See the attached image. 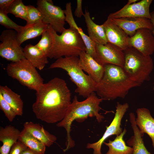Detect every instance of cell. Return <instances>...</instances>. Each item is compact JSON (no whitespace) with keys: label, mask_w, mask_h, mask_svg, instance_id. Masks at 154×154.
Listing matches in <instances>:
<instances>
[{"label":"cell","mask_w":154,"mask_h":154,"mask_svg":"<svg viewBox=\"0 0 154 154\" xmlns=\"http://www.w3.org/2000/svg\"><path fill=\"white\" fill-rule=\"evenodd\" d=\"M96 61L102 65L112 64L122 67L124 63L123 51L108 42L105 44H96Z\"/></svg>","instance_id":"8fae6325"},{"label":"cell","mask_w":154,"mask_h":154,"mask_svg":"<svg viewBox=\"0 0 154 154\" xmlns=\"http://www.w3.org/2000/svg\"><path fill=\"white\" fill-rule=\"evenodd\" d=\"M21 154H40L29 148H27L23 151Z\"/></svg>","instance_id":"d590c367"},{"label":"cell","mask_w":154,"mask_h":154,"mask_svg":"<svg viewBox=\"0 0 154 154\" xmlns=\"http://www.w3.org/2000/svg\"><path fill=\"white\" fill-rule=\"evenodd\" d=\"M17 32L15 30L6 29L2 32L0 40V56L7 60L15 62L25 58L23 48L18 43Z\"/></svg>","instance_id":"9c48e42d"},{"label":"cell","mask_w":154,"mask_h":154,"mask_svg":"<svg viewBox=\"0 0 154 154\" xmlns=\"http://www.w3.org/2000/svg\"><path fill=\"white\" fill-rule=\"evenodd\" d=\"M102 25L108 42L114 45L123 51L129 47V37L121 28L108 18Z\"/></svg>","instance_id":"5bb4252c"},{"label":"cell","mask_w":154,"mask_h":154,"mask_svg":"<svg viewBox=\"0 0 154 154\" xmlns=\"http://www.w3.org/2000/svg\"><path fill=\"white\" fill-rule=\"evenodd\" d=\"M127 132L125 128L122 132L116 136L113 141L109 140L108 143H104L109 148V149L105 154H132L133 149L126 144L123 138Z\"/></svg>","instance_id":"d4e9b609"},{"label":"cell","mask_w":154,"mask_h":154,"mask_svg":"<svg viewBox=\"0 0 154 154\" xmlns=\"http://www.w3.org/2000/svg\"><path fill=\"white\" fill-rule=\"evenodd\" d=\"M60 68L66 71L71 80L76 88L75 92L84 98H87L95 92L97 83L88 75L85 74L81 68L79 57L70 56L62 57L51 64L49 69Z\"/></svg>","instance_id":"5b68a950"},{"label":"cell","mask_w":154,"mask_h":154,"mask_svg":"<svg viewBox=\"0 0 154 154\" xmlns=\"http://www.w3.org/2000/svg\"><path fill=\"white\" fill-rule=\"evenodd\" d=\"M0 109L4 112L9 121H13L17 116L10 105L4 100L0 93Z\"/></svg>","instance_id":"1f68e13d"},{"label":"cell","mask_w":154,"mask_h":154,"mask_svg":"<svg viewBox=\"0 0 154 154\" xmlns=\"http://www.w3.org/2000/svg\"><path fill=\"white\" fill-rule=\"evenodd\" d=\"M83 16L85 19L89 37L96 44H105L108 42L102 25L95 23L91 19L89 12L86 9Z\"/></svg>","instance_id":"44dd1931"},{"label":"cell","mask_w":154,"mask_h":154,"mask_svg":"<svg viewBox=\"0 0 154 154\" xmlns=\"http://www.w3.org/2000/svg\"><path fill=\"white\" fill-rule=\"evenodd\" d=\"M49 27L53 43L48 58L57 59L63 56L78 57L82 52L86 51L85 44L77 30L65 29L59 35L50 25Z\"/></svg>","instance_id":"277c9868"},{"label":"cell","mask_w":154,"mask_h":154,"mask_svg":"<svg viewBox=\"0 0 154 154\" xmlns=\"http://www.w3.org/2000/svg\"><path fill=\"white\" fill-rule=\"evenodd\" d=\"M104 66L103 76L100 81L97 83L95 90L97 95L103 100L124 98L130 90L141 85L131 80L122 67L112 64Z\"/></svg>","instance_id":"7a4b0ae2"},{"label":"cell","mask_w":154,"mask_h":154,"mask_svg":"<svg viewBox=\"0 0 154 154\" xmlns=\"http://www.w3.org/2000/svg\"><path fill=\"white\" fill-rule=\"evenodd\" d=\"M65 7V9L63 10L65 16V21L68 23L70 28H74L78 31L85 44L86 52L96 60L97 57L95 49L96 44L88 36L84 33L82 29L77 26L73 15L71 2L67 3Z\"/></svg>","instance_id":"ac0fdd59"},{"label":"cell","mask_w":154,"mask_h":154,"mask_svg":"<svg viewBox=\"0 0 154 154\" xmlns=\"http://www.w3.org/2000/svg\"><path fill=\"white\" fill-rule=\"evenodd\" d=\"M14 0H0V11L6 13L9 6Z\"/></svg>","instance_id":"e575fe53"},{"label":"cell","mask_w":154,"mask_h":154,"mask_svg":"<svg viewBox=\"0 0 154 154\" xmlns=\"http://www.w3.org/2000/svg\"><path fill=\"white\" fill-rule=\"evenodd\" d=\"M50 25L48 28L42 33L41 38L35 45L41 50L47 57L52 46V37L50 29Z\"/></svg>","instance_id":"f1b7e54d"},{"label":"cell","mask_w":154,"mask_h":154,"mask_svg":"<svg viewBox=\"0 0 154 154\" xmlns=\"http://www.w3.org/2000/svg\"><path fill=\"white\" fill-rule=\"evenodd\" d=\"M76 3V7L74 12V14L76 17L80 18L83 16L84 14L82 10V0H77Z\"/></svg>","instance_id":"836d02e7"},{"label":"cell","mask_w":154,"mask_h":154,"mask_svg":"<svg viewBox=\"0 0 154 154\" xmlns=\"http://www.w3.org/2000/svg\"><path fill=\"white\" fill-rule=\"evenodd\" d=\"M7 74L23 85L36 91L43 83V80L35 67L26 58L8 64Z\"/></svg>","instance_id":"52a82bcc"},{"label":"cell","mask_w":154,"mask_h":154,"mask_svg":"<svg viewBox=\"0 0 154 154\" xmlns=\"http://www.w3.org/2000/svg\"><path fill=\"white\" fill-rule=\"evenodd\" d=\"M18 140L28 148L40 154H44L46 146L24 128L21 131Z\"/></svg>","instance_id":"4316f807"},{"label":"cell","mask_w":154,"mask_h":154,"mask_svg":"<svg viewBox=\"0 0 154 154\" xmlns=\"http://www.w3.org/2000/svg\"><path fill=\"white\" fill-rule=\"evenodd\" d=\"M152 0H142L137 3L126 5L118 11L110 13L111 18L143 17L150 19L149 7Z\"/></svg>","instance_id":"4fadbf2b"},{"label":"cell","mask_w":154,"mask_h":154,"mask_svg":"<svg viewBox=\"0 0 154 154\" xmlns=\"http://www.w3.org/2000/svg\"><path fill=\"white\" fill-rule=\"evenodd\" d=\"M138 0H129L128 1L127 3L126 4V5H130L134 3H135Z\"/></svg>","instance_id":"74e56055"},{"label":"cell","mask_w":154,"mask_h":154,"mask_svg":"<svg viewBox=\"0 0 154 154\" xmlns=\"http://www.w3.org/2000/svg\"><path fill=\"white\" fill-rule=\"evenodd\" d=\"M37 5L43 15L42 21L50 25L57 33H61L65 29V16L63 10L54 5L52 0H38Z\"/></svg>","instance_id":"ba28073f"},{"label":"cell","mask_w":154,"mask_h":154,"mask_svg":"<svg viewBox=\"0 0 154 154\" xmlns=\"http://www.w3.org/2000/svg\"><path fill=\"white\" fill-rule=\"evenodd\" d=\"M129 107V105L127 103L121 104L117 102L114 117L110 125L106 127V130L102 137L97 141L88 143L87 145V148L93 149V154H102L101 147L106 140L112 135L117 136L122 132L123 130L121 127V120Z\"/></svg>","instance_id":"30bf717a"},{"label":"cell","mask_w":154,"mask_h":154,"mask_svg":"<svg viewBox=\"0 0 154 154\" xmlns=\"http://www.w3.org/2000/svg\"><path fill=\"white\" fill-rule=\"evenodd\" d=\"M49 25L42 21L36 23L26 25L23 26L21 30L17 32V40L19 44L21 45L27 40L34 38L42 35Z\"/></svg>","instance_id":"cb8c5ba5"},{"label":"cell","mask_w":154,"mask_h":154,"mask_svg":"<svg viewBox=\"0 0 154 154\" xmlns=\"http://www.w3.org/2000/svg\"><path fill=\"white\" fill-rule=\"evenodd\" d=\"M7 14L0 11V24L8 29H13L17 32L20 31L23 26L17 25L11 19Z\"/></svg>","instance_id":"4dcf8cb0"},{"label":"cell","mask_w":154,"mask_h":154,"mask_svg":"<svg viewBox=\"0 0 154 154\" xmlns=\"http://www.w3.org/2000/svg\"><path fill=\"white\" fill-rule=\"evenodd\" d=\"M150 15L151 16L150 19L153 27V29L152 31V32L153 35H154V11L150 12Z\"/></svg>","instance_id":"8d00e7d4"},{"label":"cell","mask_w":154,"mask_h":154,"mask_svg":"<svg viewBox=\"0 0 154 154\" xmlns=\"http://www.w3.org/2000/svg\"><path fill=\"white\" fill-rule=\"evenodd\" d=\"M128 44L145 55L151 56L154 52V35L148 29H139L133 36L129 37Z\"/></svg>","instance_id":"7c38bea8"},{"label":"cell","mask_w":154,"mask_h":154,"mask_svg":"<svg viewBox=\"0 0 154 154\" xmlns=\"http://www.w3.org/2000/svg\"><path fill=\"white\" fill-rule=\"evenodd\" d=\"M6 13H11L16 17L27 21V6L21 0H14L7 10Z\"/></svg>","instance_id":"83f0119b"},{"label":"cell","mask_w":154,"mask_h":154,"mask_svg":"<svg viewBox=\"0 0 154 154\" xmlns=\"http://www.w3.org/2000/svg\"><path fill=\"white\" fill-rule=\"evenodd\" d=\"M109 18L121 28L129 37L133 36L138 29L146 28L152 31L153 27L150 19L143 17Z\"/></svg>","instance_id":"9a60e30c"},{"label":"cell","mask_w":154,"mask_h":154,"mask_svg":"<svg viewBox=\"0 0 154 154\" xmlns=\"http://www.w3.org/2000/svg\"><path fill=\"white\" fill-rule=\"evenodd\" d=\"M0 93L10 105L17 116L23 114V104L20 95L13 91L7 86H0Z\"/></svg>","instance_id":"484cf974"},{"label":"cell","mask_w":154,"mask_h":154,"mask_svg":"<svg viewBox=\"0 0 154 154\" xmlns=\"http://www.w3.org/2000/svg\"><path fill=\"white\" fill-rule=\"evenodd\" d=\"M123 52L124 63L122 68L129 78L141 85L145 81L149 80L154 67L151 56L145 55L131 46Z\"/></svg>","instance_id":"8992f818"},{"label":"cell","mask_w":154,"mask_h":154,"mask_svg":"<svg viewBox=\"0 0 154 154\" xmlns=\"http://www.w3.org/2000/svg\"><path fill=\"white\" fill-rule=\"evenodd\" d=\"M80 66L82 70L86 72L96 83L102 78L104 72L103 66L98 63L85 51L79 56Z\"/></svg>","instance_id":"2e32d148"},{"label":"cell","mask_w":154,"mask_h":154,"mask_svg":"<svg viewBox=\"0 0 154 154\" xmlns=\"http://www.w3.org/2000/svg\"><path fill=\"white\" fill-rule=\"evenodd\" d=\"M27 21L26 25L36 23L42 22L43 16L37 7L31 5L27 6Z\"/></svg>","instance_id":"f546056e"},{"label":"cell","mask_w":154,"mask_h":154,"mask_svg":"<svg viewBox=\"0 0 154 154\" xmlns=\"http://www.w3.org/2000/svg\"><path fill=\"white\" fill-rule=\"evenodd\" d=\"M25 58L35 67L42 70L48 63V57L44 53L36 46L29 44L23 48Z\"/></svg>","instance_id":"603a6c76"},{"label":"cell","mask_w":154,"mask_h":154,"mask_svg":"<svg viewBox=\"0 0 154 154\" xmlns=\"http://www.w3.org/2000/svg\"><path fill=\"white\" fill-rule=\"evenodd\" d=\"M23 126L27 131L46 146L50 147L56 140L55 136L50 134L38 124L28 121L24 123Z\"/></svg>","instance_id":"7402d4cb"},{"label":"cell","mask_w":154,"mask_h":154,"mask_svg":"<svg viewBox=\"0 0 154 154\" xmlns=\"http://www.w3.org/2000/svg\"><path fill=\"white\" fill-rule=\"evenodd\" d=\"M153 89H154V87H153Z\"/></svg>","instance_id":"f35d334b"},{"label":"cell","mask_w":154,"mask_h":154,"mask_svg":"<svg viewBox=\"0 0 154 154\" xmlns=\"http://www.w3.org/2000/svg\"><path fill=\"white\" fill-rule=\"evenodd\" d=\"M136 112V124L142 134L146 133L151 138L154 148V118L149 110L146 108H138Z\"/></svg>","instance_id":"e0dca14e"},{"label":"cell","mask_w":154,"mask_h":154,"mask_svg":"<svg viewBox=\"0 0 154 154\" xmlns=\"http://www.w3.org/2000/svg\"><path fill=\"white\" fill-rule=\"evenodd\" d=\"M18 129L11 125L0 128V141L3 143L0 147L1 154H9L13 145L18 140L20 134Z\"/></svg>","instance_id":"ffe728a7"},{"label":"cell","mask_w":154,"mask_h":154,"mask_svg":"<svg viewBox=\"0 0 154 154\" xmlns=\"http://www.w3.org/2000/svg\"><path fill=\"white\" fill-rule=\"evenodd\" d=\"M28 147L21 141L18 140L12 147L9 154H21Z\"/></svg>","instance_id":"d6a6232c"},{"label":"cell","mask_w":154,"mask_h":154,"mask_svg":"<svg viewBox=\"0 0 154 154\" xmlns=\"http://www.w3.org/2000/svg\"><path fill=\"white\" fill-rule=\"evenodd\" d=\"M129 121L133 131L134 135L127 141L128 146L132 147L133 150L132 154H151L145 147L143 140L144 134L140 132L135 122L134 114H129Z\"/></svg>","instance_id":"d6986e66"},{"label":"cell","mask_w":154,"mask_h":154,"mask_svg":"<svg viewBox=\"0 0 154 154\" xmlns=\"http://www.w3.org/2000/svg\"><path fill=\"white\" fill-rule=\"evenodd\" d=\"M36 91V100L32 108L37 118L49 123L62 120L72 102L66 81L56 77L41 84Z\"/></svg>","instance_id":"6da1fadb"},{"label":"cell","mask_w":154,"mask_h":154,"mask_svg":"<svg viewBox=\"0 0 154 154\" xmlns=\"http://www.w3.org/2000/svg\"><path fill=\"white\" fill-rule=\"evenodd\" d=\"M103 101L97 97L95 92L81 102L78 101L76 96H74L64 117L56 124L58 127H64L66 131V148L63 150L64 151L75 145L74 141L70 135L71 126L74 120L82 121L88 117H95L98 122L102 121L104 117L99 114V112L102 109L100 104Z\"/></svg>","instance_id":"3957f363"}]
</instances>
